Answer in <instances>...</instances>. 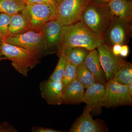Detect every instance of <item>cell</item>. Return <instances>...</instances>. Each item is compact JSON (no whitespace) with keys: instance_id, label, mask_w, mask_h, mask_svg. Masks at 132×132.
<instances>
[{"instance_id":"cell-1","label":"cell","mask_w":132,"mask_h":132,"mask_svg":"<svg viewBox=\"0 0 132 132\" xmlns=\"http://www.w3.org/2000/svg\"><path fill=\"white\" fill-rule=\"evenodd\" d=\"M104 42L87 27L80 20L73 24L63 26L57 54L64 49L73 47H85L89 51L96 49Z\"/></svg>"},{"instance_id":"cell-2","label":"cell","mask_w":132,"mask_h":132,"mask_svg":"<svg viewBox=\"0 0 132 132\" xmlns=\"http://www.w3.org/2000/svg\"><path fill=\"white\" fill-rule=\"evenodd\" d=\"M111 18L108 3L92 0L85 9L80 20L91 32L103 39Z\"/></svg>"},{"instance_id":"cell-3","label":"cell","mask_w":132,"mask_h":132,"mask_svg":"<svg viewBox=\"0 0 132 132\" xmlns=\"http://www.w3.org/2000/svg\"><path fill=\"white\" fill-rule=\"evenodd\" d=\"M0 52L12 61L11 64L15 71L26 77H27L29 71L39 64L41 55L5 41L0 44Z\"/></svg>"},{"instance_id":"cell-4","label":"cell","mask_w":132,"mask_h":132,"mask_svg":"<svg viewBox=\"0 0 132 132\" xmlns=\"http://www.w3.org/2000/svg\"><path fill=\"white\" fill-rule=\"evenodd\" d=\"M132 33V22L111 16L102 39L105 43L112 48L115 44L127 45L131 37Z\"/></svg>"},{"instance_id":"cell-5","label":"cell","mask_w":132,"mask_h":132,"mask_svg":"<svg viewBox=\"0 0 132 132\" xmlns=\"http://www.w3.org/2000/svg\"><path fill=\"white\" fill-rule=\"evenodd\" d=\"M5 42L41 55L47 51L44 36L39 30L32 29L15 36L7 38Z\"/></svg>"},{"instance_id":"cell-6","label":"cell","mask_w":132,"mask_h":132,"mask_svg":"<svg viewBox=\"0 0 132 132\" xmlns=\"http://www.w3.org/2000/svg\"><path fill=\"white\" fill-rule=\"evenodd\" d=\"M132 104V95L126 85H120L112 80L108 81L105 95L101 104L102 107L116 108L120 106H131Z\"/></svg>"},{"instance_id":"cell-7","label":"cell","mask_w":132,"mask_h":132,"mask_svg":"<svg viewBox=\"0 0 132 132\" xmlns=\"http://www.w3.org/2000/svg\"><path fill=\"white\" fill-rule=\"evenodd\" d=\"M92 0H63L57 8L56 19L63 26L73 24L80 20L85 9Z\"/></svg>"},{"instance_id":"cell-8","label":"cell","mask_w":132,"mask_h":132,"mask_svg":"<svg viewBox=\"0 0 132 132\" xmlns=\"http://www.w3.org/2000/svg\"><path fill=\"white\" fill-rule=\"evenodd\" d=\"M97 49L98 51L100 62L108 82L113 79L116 73L127 61L120 56H116L114 54L112 47L104 42Z\"/></svg>"},{"instance_id":"cell-9","label":"cell","mask_w":132,"mask_h":132,"mask_svg":"<svg viewBox=\"0 0 132 132\" xmlns=\"http://www.w3.org/2000/svg\"><path fill=\"white\" fill-rule=\"evenodd\" d=\"M58 7L51 3H26V9L31 15L33 29L38 30L43 24L55 19Z\"/></svg>"},{"instance_id":"cell-10","label":"cell","mask_w":132,"mask_h":132,"mask_svg":"<svg viewBox=\"0 0 132 132\" xmlns=\"http://www.w3.org/2000/svg\"><path fill=\"white\" fill-rule=\"evenodd\" d=\"M90 111L85 107L82 114L74 122L69 132H106L108 128L102 120H94Z\"/></svg>"},{"instance_id":"cell-11","label":"cell","mask_w":132,"mask_h":132,"mask_svg":"<svg viewBox=\"0 0 132 132\" xmlns=\"http://www.w3.org/2000/svg\"><path fill=\"white\" fill-rule=\"evenodd\" d=\"M63 26L61 22L55 18L46 22L39 29L46 40L47 51L57 53Z\"/></svg>"},{"instance_id":"cell-12","label":"cell","mask_w":132,"mask_h":132,"mask_svg":"<svg viewBox=\"0 0 132 132\" xmlns=\"http://www.w3.org/2000/svg\"><path fill=\"white\" fill-rule=\"evenodd\" d=\"M41 95L49 105H61L63 88L61 81L50 80L42 81L39 84Z\"/></svg>"},{"instance_id":"cell-13","label":"cell","mask_w":132,"mask_h":132,"mask_svg":"<svg viewBox=\"0 0 132 132\" xmlns=\"http://www.w3.org/2000/svg\"><path fill=\"white\" fill-rule=\"evenodd\" d=\"M106 86L100 83L95 82L86 89L85 93L84 102L87 108L90 111L95 112L101 111V102L104 98Z\"/></svg>"},{"instance_id":"cell-14","label":"cell","mask_w":132,"mask_h":132,"mask_svg":"<svg viewBox=\"0 0 132 132\" xmlns=\"http://www.w3.org/2000/svg\"><path fill=\"white\" fill-rule=\"evenodd\" d=\"M32 29L31 15L27 10H24L11 16L8 37L19 35Z\"/></svg>"},{"instance_id":"cell-15","label":"cell","mask_w":132,"mask_h":132,"mask_svg":"<svg viewBox=\"0 0 132 132\" xmlns=\"http://www.w3.org/2000/svg\"><path fill=\"white\" fill-rule=\"evenodd\" d=\"M85 88L75 79L63 90L62 104H76L84 102Z\"/></svg>"},{"instance_id":"cell-16","label":"cell","mask_w":132,"mask_h":132,"mask_svg":"<svg viewBox=\"0 0 132 132\" xmlns=\"http://www.w3.org/2000/svg\"><path fill=\"white\" fill-rule=\"evenodd\" d=\"M84 63L93 76L96 82L106 86L107 81L100 62L99 52L97 48L90 51Z\"/></svg>"},{"instance_id":"cell-17","label":"cell","mask_w":132,"mask_h":132,"mask_svg":"<svg viewBox=\"0 0 132 132\" xmlns=\"http://www.w3.org/2000/svg\"><path fill=\"white\" fill-rule=\"evenodd\" d=\"M108 4L111 16L132 22V1L112 0Z\"/></svg>"},{"instance_id":"cell-18","label":"cell","mask_w":132,"mask_h":132,"mask_svg":"<svg viewBox=\"0 0 132 132\" xmlns=\"http://www.w3.org/2000/svg\"><path fill=\"white\" fill-rule=\"evenodd\" d=\"M90 52L85 47H73L64 49L61 53L68 61L77 67L84 62Z\"/></svg>"},{"instance_id":"cell-19","label":"cell","mask_w":132,"mask_h":132,"mask_svg":"<svg viewBox=\"0 0 132 132\" xmlns=\"http://www.w3.org/2000/svg\"><path fill=\"white\" fill-rule=\"evenodd\" d=\"M26 9L24 0H0V13L12 16Z\"/></svg>"},{"instance_id":"cell-20","label":"cell","mask_w":132,"mask_h":132,"mask_svg":"<svg viewBox=\"0 0 132 132\" xmlns=\"http://www.w3.org/2000/svg\"><path fill=\"white\" fill-rule=\"evenodd\" d=\"M76 79L87 89L96 82L93 76L85 65V63L77 66Z\"/></svg>"},{"instance_id":"cell-21","label":"cell","mask_w":132,"mask_h":132,"mask_svg":"<svg viewBox=\"0 0 132 132\" xmlns=\"http://www.w3.org/2000/svg\"><path fill=\"white\" fill-rule=\"evenodd\" d=\"M112 80L123 85L132 82V63L127 62L116 73Z\"/></svg>"},{"instance_id":"cell-22","label":"cell","mask_w":132,"mask_h":132,"mask_svg":"<svg viewBox=\"0 0 132 132\" xmlns=\"http://www.w3.org/2000/svg\"><path fill=\"white\" fill-rule=\"evenodd\" d=\"M59 56V60L58 64L48 79L50 80L54 81H61L64 75L67 61L62 53Z\"/></svg>"},{"instance_id":"cell-23","label":"cell","mask_w":132,"mask_h":132,"mask_svg":"<svg viewBox=\"0 0 132 132\" xmlns=\"http://www.w3.org/2000/svg\"><path fill=\"white\" fill-rule=\"evenodd\" d=\"M76 67H77L67 61L65 70L61 80L63 90L76 79Z\"/></svg>"},{"instance_id":"cell-24","label":"cell","mask_w":132,"mask_h":132,"mask_svg":"<svg viewBox=\"0 0 132 132\" xmlns=\"http://www.w3.org/2000/svg\"><path fill=\"white\" fill-rule=\"evenodd\" d=\"M11 16L0 13V35L4 41L8 37L9 29Z\"/></svg>"},{"instance_id":"cell-25","label":"cell","mask_w":132,"mask_h":132,"mask_svg":"<svg viewBox=\"0 0 132 132\" xmlns=\"http://www.w3.org/2000/svg\"><path fill=\"white\" fill-rule=\"evenodd\" d=\"M18 131L7 121L0 123V132H18Z\"/></svg>"},{"instance_id":"cell-26","label":"cell","mask_w":132,"mask_h":132,"mask_svg":"<svg viewBox=\"0 0 132 132\" xmlns=\"http://www.w3.org/2000/svg\"><path fill=\"white\" fill-rule=\"evenodd\" d=\"M31 132H62V131H59L50 128L42 127L35 126L33 127L31 129Z\"/></svg>"},{"instance_id":"cell-27","label":"cell","mask_w":132,"mask_h":132,"mask_svg":"<svg viewBox=\"0 0 132 132\" xmlns=\"http://www.w3.org/2000/svg\"><path fill=\"white\" fill-rule=\"evenodd\" d=\"M24 1H25L26 3H32V4L51 3V4L57 5L52 0H24Z\"/></svg>"},{"instance_id":"cell-28","label":"cell","mask_w":132,"mask_h":132,"mask_svg":"<svg viewBox=\"0 0 132 132\" xmlns=\"http://www.w3.org/2000/svg\"><path fill=\"white\" fill-rule=\"evenodd\" d=\"M129 53V47L127 45H122L120 55L121 57H127Z\"/></svg>"},{"instance_id":"cell-29","label":"cell","mask_w":132,"mask_h":132,"mask_svg":"<svg viewBox=\"0 0 132 132\" xmlns=\"http://www.w3.org/2000/svg\"><path fill=\"white\" fill-rule=\"evenodd\" d=\"M122 45L120 44H115L112 47V51L114 54L116 56H120V53Z\"/></svg>"},{"instance_id":"cell-30","label":"cell","mask_w":132,"mask_h":132,"mask_svg":"<svg viewBox=\"0 0 132 132\" xmlns=\"http://www.w3.org/2000/svg\"><path fill=\"white\" fill-rule=\"evenodd\" d=\"M127 87V88L129 92H130V94L132 95V82H130L129 84L126 85Z\"/></svg>"},{"instance_id":"cell-31","label":"cell","mask_w":132,"mask_h":132,"mask_svg":"<svg viewBox=\"0 0 132 132\" xmlns=\"http://www.w3.org/2000/svg\"><path fill=\"white\" fill-rule=\"evenodd\" d=\"M52 1L59 6L60 3L63 0H52Z\"/></svg>"},{"instance_id":"cell-32","label":"cell","mask_w":132,"mask_h":132,"mask_svg":"<svg viewBox=\"0 0 132 132\" xmlns=\"http://www.w3.org/2000/svg\"><path fill=\"white\" fill-rule=\"evenodd\" d=\"M3 55L0 52V61H1L4 60H6L7 59L6 57H3Z\"/></svg>"},{"instance_id":"cell-33","label":"cell","mask_w":132,"mask_h":132,"mask_svg":"<svg viewBox=\"0 0 132 132\" xmlns=\"http://www.w3.org/2000/svg\"><path fill=\"white\" fill-rule=\"evenodd\" d=\"M96 1H100L102 2L108 3L110 2L112 0H96Z\"/></svg>"},{"instance_id":"cell-34","label":"cell","mask_w":132,"mask_h":132,"mask_svg":"<svg viewBox=\"0 0 132 132\" xmlns=\"http://www.w3.org/2000/svg\"><path fill=\"white\" fill-rule=\"evenodd\" d=\"M3 41H4V39H3V38L2 37V36H1V35H0V44L2 42H3Z\"/></svg>"},{"instance_id":"cell-35","label":"cell","mask_w":132,"mask_h":132,"mask_svg":"<svg viewBox=\"0 0 132 132\" xmlns=\"http://www.w3.org/2000/svg\"><path fill=\"white\" fill-rule=\"evenodd\" d=\"M130 1H132V0H130Z\"/></svg>"}]
</instances>
